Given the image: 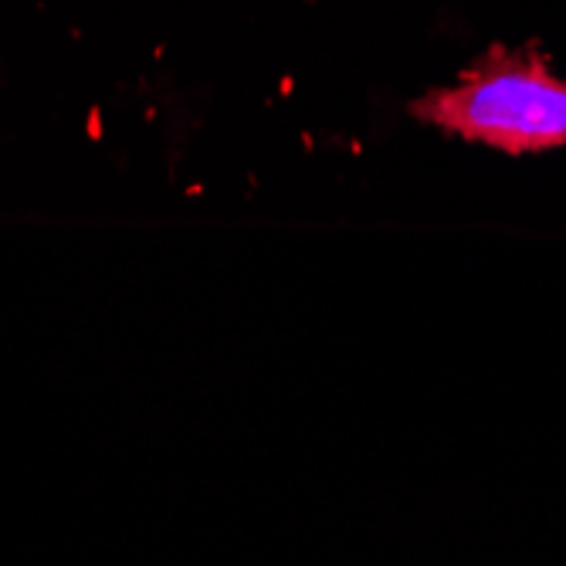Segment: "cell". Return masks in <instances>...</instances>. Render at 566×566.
Returning <instances> with one entry per match:
<instances>
[{
    "label": "cell",
    "mask_w": 566,
    "mask_h": 566,
    "mask_svg": "<svg viewBox=\"0 0 566 566\" xmlns=\"http://www.w3.org/2000/svg\"><path fill=\"white\" fill-rule=\"evenodd\" d=\"M410 116L509 157L559 149L566 146V75H556L536 51L495 44L451 88L415 98Z\"/></svg>",
    "instance_id": "cell-1"
}]
</instances>
